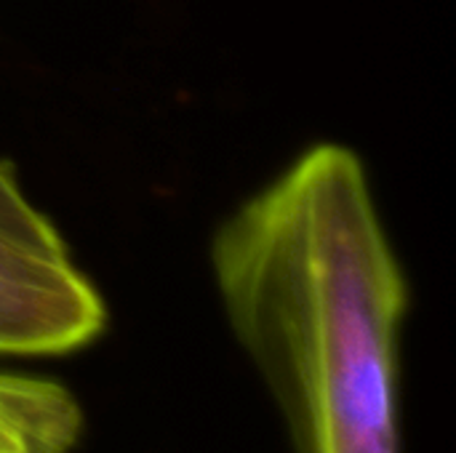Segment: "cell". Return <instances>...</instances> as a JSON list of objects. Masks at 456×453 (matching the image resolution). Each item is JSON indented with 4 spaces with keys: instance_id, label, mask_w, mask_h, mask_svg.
<instances>
[{
    "instance_id": "1",
    "label": "cell",
    "mask_w": 456,
    "mask_h": 453,
    "mask_svg": "<svg viewBox=\"0 0 456 453\" xmlns=\"http://www.w3.org/2000/svg\"><path fill=\"white\" fill-rule=\"evenodd\" d=\"M224 318L297 453H401L409 283L355 150L321 142L211 238Z\"/></svg>"
},
{
    "instance_id": "2",
    "label": "cell",
    "mask_w": 456,
    "mask_h": 453,
    "mask_svg": "<svg viewBox=\"0 0 456 453\" xmlns=\"http://www.w3.org/2000/svg\"><path fill=\"white\" fill-rule=\"evenodd\" d=\"M104 323V302L69 251L0 230V352L64 355L91 344Z\"/></svg>"
},
{
    "instance_id": "3",
    "label": "cell",
    "mask_w": 456,
    "mask_h": 453,
    "mask_svg": "<svg viewBox=\"0 0 456 453\" xmlns=\"http://www.w3.org/2000/svg\"><path fill=\"white\" fill-rule=\"evenodd\" d=\"M83 414L56 382L0 371V453H69Z\"/></svg>"
},
{
    "instance_id": "4",
    "label": "cell",
    "mask_w": 456,
    "mask_h": 453,
    "mask_svg": "<svg viewBox=\"0 0 456 453\" xmlns=\"http://www.w3.org/2000/svg\"><path fill=\"white\" fill-rule=\"evenodd\" d=\"M0 230L43 251H69L53 222L27 198L13 171L0 160Z\"/></svg>"
}]
</instances>
